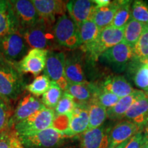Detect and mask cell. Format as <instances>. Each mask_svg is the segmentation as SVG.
Returning a JSON list of instances; mask_svg holds the SVG:
<instances>
[{
	"mask_svg": "<svg viewBox=\"0 0 148 148\" xmlns=\"http://www.w3.org/2000/svg\"><path fill=\"white\" fill-rule=\"evenodd\" d=\"M26 85L16 63L0 56V99L7 103L15 100L25 90Z\"/></svg>",
	"mask_w": 148,
	"mask_h": 148,
	"instance_id": "1",
	"label": "cell"
},
{
	"mask_svg": "<svg viewBox=\"0 0 148 148\" xmlns=\"http://www.w3.org/2000/svg\"><path fill=\"white\" fill-rule=\"evenodd\" d=\"M53 26V23L40 18L34 25L20 31L29 48L47 49L56 42Z\"/></svg>",
	"mask_w": 148,
	"mask_h": 148,
	"instance_id": "2",
	"label": "cell"
},
{
	"mask_svg": "<svg viewBox=\"0 0 148 148\" xmlns=\"http://www.w3.org/2000/svg\"><path fill=\"white\" fill-rule=\"evenodd\" d=\"M18 136L24 148H60L68 138L53 127Z\"/></svg>",
	"mask_w": 148,
	"mask_h": 148,
	"instance_id": "3",
	"label": "cell"
},
{
	"mask_svg": "<svg viewBox=\"0 0 148 148\" xmlns=\"http://www.w3.org/2000/svg\"><path fill=\"white\" fill-rule=\"evenodd\" d=\"M56 42L70 49L80 47L79 27L66 14L60 16L53 26Z\"/></svg>",
	"mask_w": 148,
	"mask_h": 148,
	"instance_id": "4",
	"label": "cell"
},
{
	"mask_svg": "<svg viewBox=\"0 0 148 148\" xmlns=\"http://www.w3.org/2000/svg\"><path fill=\"white\" fill-rule=\"evenodd\" d=\"M55 112L53 109L44 107L27 119L14 125V130L18 136L36 133L51 127Z\"/></svg>",
	"mask_w": 148,
	"mask_h": 148,
	"instance_id": "5",
	"label": "cell"
},
{
	"mask_svg": "<svg viewBox=\"0 0 148 148\" xmlns=\"http://www.w3.org/2000/svg\"><path fill=\"white\" fill-rule=\"evenodd\" d=\"M29 49L20 30L0 38V56L12 63H18Z\"/></svg>",
	"mask_w": 148,
	"mask_h": 148,
	"instance_id": "6",
	"label": "cell"
},
{
	"mask_svg": "<svg viewBox=\"0 0 148 148\" xmlns=\"http://www.w3.org/2000/svg\"><path fill=\"white\" fill-rule=\"evenodd\" d=\"M123 37L124 27H107L101 30L96 42L85 52L88 53L92 60H97L106 50L123 41Z\"/></svg>",
	"mask_w": 148,
	"mask_h": 148,
	"instance_id": "7",
	"label": "cell"
},
{
	"mask_svg": "<svg viewBox=\"0 0 148 148\" xmlns=\"http://www.w3.org/2000/svg\"><path fill=\"white\" fill-rule=\"evenodd\" d=\"M65 58L63 52L49 51L44 69V75L64 91L69 85L65 75Z\"/></svg>",
	"mask_w": 148,
	"mask_h": 148,
	"instance_id": "8",
	"label": "cell"
},
{
	"mask_svg": "<svg viewBox=\"0 0 148 148\" xmlns=\"http://www.w3.org/2000/svg\"><path fill=\"white\" fill-rule=\"evenodd\" d=\"M48 49H30L27 54L21 59L16 66L22 73H31L34 76H38L45 67Z\"/></svg>",
	"mask_w": 148,
	"mask_h": 148,
	"instance_id": "9",
	"label": "cell"
},
{
	"mask_svg": "<svg viewBox=\"0 0 148 148\" xmlns=\"http://www.w3.org/2000/svg\"><path fill=\"white\" fill-rule=\"evenodd\" d=\"M10 3L19 23L20 30L32 26L40 19V16L32 1L14 0L10 1Z\"/></svg>",
	"mask_w": 148,
	"mask_h": 148,
	"instance_id": "10",
	"label": "cell"
},
{
	"mask_svg": "<svg viewBox=\"0 0 148 148\" xmlns=\"http://www.w3.org/2000/svg\"><path fill=\"white\" fill-rule=\"evenodd\" d=\"M70 18L77 26L84 22L92 20L97 5L90 0H72L66 3Z\"/></svg>",
	"mask_w": 148,
	"mask_h": 148,
	"instance_id": "11",
	"label": "cell"
},
{
	"mask_svg": "<svg viewBox=\"0 0 148 148\" xmlns=\"http://www.w3.org/2000/svg\"><path fill=\"white\" fill-rule=\"evenodd\" d=\"M45 107L36 97L28 94L18 101L10 121V128Z\"/></svg>",
	"mask_w": 148,
	"mask_h": 148,
	"instance_id": "12",
	"label": "cell"
},
{
	"mask_svg": "<svg viewBox=\"0 0 148 148\" xmlns=\"http://www.w3.org/2000/svg\"><path fill=\"white\" fill-rule=\"evenodd\" d=\"M140 130L137 125L129 120L119 122L110 130L108 148H114L120 144L129 140Z\"/></svg>",
	"mask_w": 148,
	"mask_h": 148,
	"instance_id": "13",
	"label": "cell"
},
{
	"mask_svg": "<svg viewBox=\"0 0 148 148\" xmlns=\"http://www.w3.org/2000/svg\"><path fill=\"white\" fill-rule=\"evenodd\" d=\"M110 130L102 125L97 128L85 131L81 134V148H108Z\"/></svg>",
	"mask_w": 148,
	"mask_h": 148,
	"instance_id": "14",
	"label": "cell"
},
{
	"mask_svg": "<svg viewBox=\"0 0 148 148\" xmlns=\"http://www.w3.org/2000/svg\"><path fill=\"white\" fill-rule=\"evenodd\" d=\"M36 10L40 18L54 23L56 16L65 14V1L58 0H33Z\"/></svg>",
	"mask_w": 148,
	"mask_h": 148,
	"instance_id": "15",
	"label": "cell"
},
{
	"mask_svg": "<svg viewBox=\"0 0 148 148\" xmlns=\"http://www.w3.org/2000/svg\"><path fill=\"white\" fill-rule=\"evenodd\" d=\"M101 56L108 62L121 69L125 67L130 60L134 58L133 48L124 41L106 50Z\"/></svg>",
	"mask_w": 148,
	"mask_h": 148,
	"instance_id": "16",
	"label": "cell"
},
{
	"mask_svg": "<svg viewBox=\"0 0 148 148\" xmlns=\"http://www.w3.org/2000/svg\"><path fill=\"white\" fill-rule=\"evenodd\" d=\"M89 123L88 105L77 103V106L71 113L69 127L66 136L72 137L82 134L87 130Z\"/></svg>",
	"mask_w": 148,
	"mask_h": 148,
	"instance_id": "17",
	"label": "cell"
},
{
	"mask_svg": "<svg viewBox=\"0 0 148 148\" xmlns=\"http://www.w3.org/2000/svg\"><path fill=\"white\" fill-rule=\"evenodd\" d=\"M65 75L68 84L87 82L85 76L84 62L80 55L73 53L66 56Z\"/></svg>",
	"mask_w": 148,
	"mask_h": 148,
	"instance_id": "18",
	"label": "cell"
},
{
	"mask_svg": "<svg viewBox=\"0 0 148 148\" xmlns=\"http://www.w3.org/2000/svg\"><path fill=\"white\" fill-rule=\"evenodd\" d=\"M146 97L145 91L134 90L132 93L124 97L120 98L115 106L107 110V117L111 120L120 119L134 103L142 98Z\"/></svg>",
	"mask_w": 148,
	"mask_h": 148,
	"instance_id": "19",
	"label": "cell"
},
{
	"mask_svg": "<svg viewBox=\"0 0 148 148\" xmlns=\"http://www.w3.org/2000/svg\"><path fill=\"white\" fill-rule=\"evenodd\" d=\"M99 90V86L87 82L79 84H69L64 92H68L75 101H78L77 103L84 104V103L90 102Z\"/></svg>",
	"mask_w": 148,
	"mask_h": 148,
	"instance_id": "20",
	"label": "cell"
},
{
	"mask_svg": "<svg viewBox=\"0 0 148 148\" xmlns=\"http://www.w3.org/2000/svg\"><path fill=\"white\" fill-rule=\"evenodd\" d=\"M101 90L112 92L119 98L129 95L135 89L122 75L109 76L100 86Z\"/></svg>",
	"mask_w": 148,
	"mask_h": 148,
	"instance_id": "21",
	"label": "cell"
},
{
	"mask_svg": "<svg viewBox=\"0 0 148 148\" xmlns=\"http://www.w3.org/2000/svg\"><path fill=\"white\" fill-rule=\"evenodd\" d=\"M125 118L133 122L141 130L148 123V97L136 101L125 113Z\"/></svg>",
	"mask_w": 148,
	"mask_h": 148,
	"instance_id": "22",
	"label": "cell"
},
{
	"mask_svg": "<svg viewBox=\"0 0 148 148\" xmlns=\"http://www.w3.org/2000/svg\"><path fill=\"white\" fill-rule=\"evenodd\" d=\"M121 2V1H111L110 4L106 7L96 8L92 20L99 30L101 31L107 27L110 26Z\"/></svg>",
	"mask_w": 148,
	"mask_h": 148,
	"instance_id": "23",
	"label": "cell"
},
{
	"mask_svg": "<svg viewBox=\"0 0 148 148\" xmlns=\"http://www.w3.org/2000/svg\"><path fill=\"white\" fill-rule=\"evenodd\" d=\"M79 27V34L81 46L83 51H86L97 40L101 31L92 20L84 22Z\"/></svg>",
	"mask_w": 148,
	"mask_h": 148,
	"instance_id": "24",
	"label": "cell"
},
{
	"mask_svg": "<svg viewBox=\"0 0 148 148\" xmlns=\"http://www.w3.org/2000/svg\"><path fill=\"white\" fill-rule=\"evenodd\" d=\"M19 30V23L10 3L8 10L0 13V38Z\"/></svg>",
	"mask_w": 148,
	"mask_h": 148,
	"instance_id": "25",
	"label": "cell"
},
{
	"mask_svg": "<svg viewBox=\"0 0 148 148\" xmlns=\"http://www.w3.org/2000/svg\"><path fill=\"white\" fill-rule=\"evenodd\" d=\"M89 123L87 130L97 128L102 125L107 118V110L94 101L88 105Z\"/></svg>",
	"mask_w": 148,
	"mask_h": 148,
	"instance_id": "26",
	"label": "cell"
},
{
	"mask_svg": "<svg viewBox=\"0 0 148 148\" xmlns=\"http://www.w3.org/2000/svg\"><path fill=\"white\" fill-rule=\"evenodd\" d=\"M145 26V24L132 18L124 27V37L123 41L133 48L138 41Z\"/></svg>",
	"mask_w": 148,
	"mask_h": 148,
	"instance_id": "27",
	"label": "cell"
},
{
	"mask_svg": "<svg viewBox=\"0 0 148 148\" xmlns=\"http://www.w3.org/2000/svg\"><path fill=\"white\" fill-rule=\"evenodd\" d=\"M132 18V1H121L110 26L123 28Z\"/></svg>",
	"mask_w": 148,
	"mask_h": 148,
	"instance_id": "28",
	"label": "cell"
},
{
	"mask_svg": "<svg viewBox=\"0 0 148 148\" xmlns=\"http://www.w3.org/2000/svg\"><path fill=\"white\" fill-rule=\"evenodd\" d=\"M50 84V79L45 75L42 74L35 77L30 84H27L25 86V90L30 92L31 95L35 97H39L47 92Z\"/></svg>",
	"mask_w": 148,
	"mask_h": 148,
	"instance_id": "29",
	"label": "cell"
},
{
	"mask_svg": "<svg viewBox=\"0 0 148 148\" xmlns=\"http://www.w3.org/2000/svg\"><path fill=\"white\" fill-rule=\"evenodd\" d=\"M63 92V90L61 89L60 86L56 83L51 82L49 89L42 95V103L48 108H55L62 97Z\"/></svg>",
	"mask_w": 148,
	"mask_h": 148,
	"instance_id": "30",
	"label": "cell"
},
{
	"mask_svg": "<svg viewBox=\"0 0 148 148\" xmlns=\"http://www.w3.org/2000/svg\"><path fill=\"white\" fill-rule=\"evenodd\" d=\"M133 52L134 58L139 61L148 57V25H146L138 41L133 47Z\"/></svg>",
	"mask_w": 148,
	"mask_h": 148,
	"instance_id": "31",
	"label": "cell"
},
{
	"mask_svg": "<svg viewBox=\"0 0 148 148\" xmlns=\"http://www.w3.org/2000/svg\"><path fill=\"white\" fill-rule=\"evenodd\" d=\"M76 106L77 102L73 97L68 92L64 91L62 97L55 108V114L62 115L71 114Z\"/></svg>",
	"mask_w": 148,
	"mask_h": 148,
	"instance_id": "32",
	"label": "cell"
},
{
	"mask_svg": "<svg viewBox=\"0 0 148 148\" xmlns=\"http://www.w3.org/2000/svg\"><path fill=\"white\" fill-rule=\"evenodd\" d=\"M120 98L112 92L103 91L99 87V90L92 101H95L101 106L108 110L115 106Z\"/></svg>",
	"mask_w": 148,
	"mask_h": 148,
	"instance_id": "33",
	"label": "cell"
},
{
	"mask_svg": "<svg viewBox=\"0 0 148 148\" xmlns=\"http://www.w3.org/2000/svg\"><path fill=\"white\" fill-rule=\"evenodd\" d=\"M132 17L140 23L148 25V5L142 1H134L132 4Z\"/></svg>",
	"mask_w": 148,
	"mask_h": 148,
	"instance_id": "34",
	"label": "cell"
},
{
	"mask_svg": "<svg viewBox=\"0 0 148 148\" xmlns=\"http://www.w3.org/2000/svg\"><path fill=\"white\" fill-rule=\"evenodd\" d=\"M11 110L8 103L0 99V133L10 128Z\"/></svg>",
	"mask_w": 148,
	"mask_h": 148,
	"instance_id": "35",
	"label": "cell"
},
{
	"mask_svg": "<svg viewBox=\"0 0 148 148\" xmlns=\"http://www.w3.org/2000/svg\"><path fill=\"white\" fill-rule=\"evenodd\" d=\"M71 116V114H62V115L55 114L54 119H53L51 127H53V129L56 130L66 135L68 130H69Z\"/></svg>",
	"mask_w": 148,
	"mask_h": 148,
	"instance_id": "36",
	"label": "cell"
},
{
	"mask_svg": "<svg viewBox=\"0 0 148 148\" xmlns=\"http://www.w3.org/2000/svg\"><path fill=\"white\" fill-rule=\"evenodd\" d=\"M134 81L135 84L142 89L148 88V66L143 64L138 68L135 73Z\"/></svg>",
	"mask_w": 148,
	"mask_h": 148,
	"instance_id": "37",
	"label": "cell"
},
{
	"mask_svg": "<svg viewBox=\"0 0 148 148\" xmlns=\"http://www.w3.org/2000/svg\"><path fill=\"white\" fill-rule=\"evenodd\" d=\"M13 130L8 128L0 133V148H11Z\"/></svg>",
	"mask_w": 148,
	"mask_h": 148,
	"instance_id": "38",
	"label": "cell"
},
{
	"mask_svg": "<svg viewBox=\"0 0 148 148\" xmlns=\"http://www.w3.org/2000/svg\"><path fill=\"white\" fill-rule=\"evenodd\" d=\"M143 140L144 134L142 133L141 130H140L130 138L125 148H140Z\"/></svg>",
	"mask_w": 148,
	"mask_h": 148,
	"instance_id": "39",
	"label": "cell"
},
{
	"mask_svg": "<svg viewBox=\"0 0 148 148\" xmlns=\"http://www.w3.org/2000/svg\"><path fill=\"white\" fill-rule=\"evenodd\" d=\"M11 148H24L20 140L19 136L14 129L13 132H12V140H11Z\"/></svg>",
	"mask_w": 148,
	"mask_h": 148,
	"instance_id": "40",
	"label": "cell"
},
{
	"mask_svg": "<svg viewBox=\"0 0 148 148\" xmlns=\"http://www.w3.org/2000/svg\"><path fill=\"white\" fill-rule=\"evenodd\" d=\"M10 5V1L0 0V13L7 10Z\"/></svg>",
	"mask_w": 148,
	"mask_h": 148,
	"instance_id": "41",
	"label": "cell"
},
{
	"mask_svg": "<svg viewBox=\"0 0 148 148\" xmlns=\"http://www.w3.org/2000/svg\"><path fill=\"white\" fill-rule=\"evenodd\" d=\"M94 2L97 5V8H103L108 5L111 1L109 0H94Z\"/></svg>",
	"mask_w": 148,
	"mask_h": 148,
	"instance_id": "42",
	"label": "cell"
},
{
	"mask_svg": "<svg viewBox=\"0 0 148 148\" xmlns=\"http://www.w3.org/2000/svg\"><path fill=\"white\" fill-rule=\"evenodd\" d=\"M144 134V136H145V140L148 142V123L147 124V125L145 127V128H144V134Z\"/></svg>",
	"mask_w": 148,
	"mask_h": 148,
	"instance_id": "43",
	"label": "cell"
},
{
	"mask_svg": "<svg viewBox=\"0 0 148 148\" xmlns=\"http://www.w3.org/2000/svg\"><path fill=\"white\" fill-rule=\"evenodd\" d=\"M129 140H127V141L124 142V143H123L120 144V145H117V146H116V147H115L114 148H125V146L127 145V143H128V142H129Z\"/></svg>",
	"mask_w": 148,
	"mask_h": 148,
	"instance_id": "44",
	"label": "cell"
},
{
	"mask_svg": "<svg viewBox=\"0 0 148 148\" xmlns=\"http://www.w3.org/2000/svg\"><path fill=\"white\" fill-rule=\"evenodd\" d=\"M140 148H148V142L145 140V136H144L143 143V144H142V145H141V147H140Z\"/></svg>",
	"mask_w": 148,
	"mask_h": 148,
	"instance_id": "45",
	"label": "cell"
},
{
	"mask_svg": "<svg viewBox=\"0 0 148 148\" xmlns=\"http://www.w3.org/2000/svg\"><path fill=\"white\" fill-rule=\"evenodd\" d=\"M140 62H141V63L143 64H145V65L148 66V57H147V58H146L145 59H144V60H140Z\"/></svg>",
	"mask_w": 148,
	"mask_h": 148,
	"instance_id": "46",
	"label": "cell"
},
{
	"mask_svg": "<svg viewBox=\"0 0 148 148\" xmlns=\"http://www.w3.org/2000/svg\"><path fill=\"white\" fill-rule=\"evenodd\" d=\"M145 95H146V97H148V88H147V90H145Z\"/></svg>",
	"mask_w": 148,
	"mask_h": 148,
	"instance_id": "47",
	"label": "cell"
},
{
	"mask_svg": "<svg viewBox=\"0 0 148 148\" xmlns=\"http://www.w3.org/2000/svg\"><path fill=\"white\" fill-rule=\"evenodd\" d=\"M60 148H71V147H60Z\"/></svg>",
	"mask_w": 148,
	"mask_h": 148,
	"instance_id": "48",
	"label": "cell"
},
{
	"mask_svg": "<svg viewBox=\"0 0 148 148\" xmlns=\"http://www.w3.org/2000/svg\"><path fill=\"white\" fill-rule=\"evenodd\" d=\"M71 148H72V147H71Z\"/></svg>",
	"mask_w": 148,
	"mask_h": 148,
	"instance_id": "49",
	"label": "cell"
}]
</instances>
